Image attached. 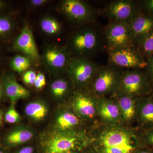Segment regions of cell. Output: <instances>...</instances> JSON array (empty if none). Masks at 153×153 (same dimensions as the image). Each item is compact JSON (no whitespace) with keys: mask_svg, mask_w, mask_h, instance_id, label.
Listing matches in <instances>:
<instances>
[{"mask_svg":"<svg viewBox=\"0 0 153 153\" xmlns=\"http://www.w3.org/2000/svg\"><path fill=\"white\" fill-rule=\"evenodd\" d=\"M118 97L117 103L119 108L121 117L128 122L137 118L138 102L140 97L125 95Z\"/></svg>","mask_w":153,"mask_h":153,"instance_id":"e0dca14e","label":"cell"},{"mask_svg":"<svg viewBox=\"0 0 153 153\" xmlns=\"http://www.w3.org/2000/svg\"><path fill=\"white\" fill-rule=\"evenodd\" d=\"M21 117L18 111L12 105L8 110L4 116L5 121L9 123H16L19 122Z\"/></svg>","mask_w":153,"mask_h":153,"instance_id":"f1b7e54d","label":"cell"},{"mask_svg":"<svg viewBox=\"0 0 153 153\" xmlns=\"http://www.w3.org/2000/svg\"><path fill=\"white\" fill-rule=\"evenodd\" d=\"M152 95L153 96V89L152 91Z\"/></svg>","mask_w":153,"mask_h":153,"instance_id":"b9f144b4","label":"cell"},{"mask_svg":"<svg viewBox=\"0 0 153 153\" xmlns=\"http://www.w3.org/2000/svg\"><path fill=\"white\" fill-rule=\"evenodd\" d=\"M73 104L76 112L84 117L92 118L97 111L95 102L90 96L85 94L76 93Z\"/></svg>","mask_w":153,"mask_h":153,"instance_id":"9a60e30c","label":"cell"},{"mask_svg":"<svg viewBox=\"0 0 153 153\" xmlns=\"http://www.w3.org/2000/svg\"><path fill=\"white\" fill-rule=\"evenodd\" d=\"M71 83L68 79L60 78L54 80L50 84V93L56 98H61L68 94L71 90Z\"/></svg>","mask_w":153,"mask_h":153,"instance_id":"7402d4cb","label":"cell"},{"mask_svg":"<svg viewBox=\"0 0 153 153\" xmlns=\"http://www.w3.org/2000/svg\"><path fill=\"white\" fill-rule=\"evenodd\" d=\"M137 119L143 131L153 128V96L152 94L139 100Z\"/></svg>","mask_w":153,"mask_h":153,"instance_id":"7c38bea8","label":"cell"},{"mask_svg":"<svg viewBox=\"0 0 153 153\" xmlns=\"http://www.w3.org/2000/svg\"><path fill=\"white\" fill-rule=\"evenodd\" d=\"M100 67L90 59L71 56L66 72L74 85L85 87L91 85Z\"/></svg>","mask_w":153,"mask_h":153,"instance_id":"3957f363","label":"cell"},{"mask_svg":"<svg viewBox=\"0 0 153 153\" xmlns=\"http://www.w3.org/2000/svg\"><path fill=\"white\" fill-rule=\"evenodd\" d=\"M105 43L104 37L92 24L75 31L69 38L68 47L71 56L90 59L99 52Z\"/></svg>","mask_w":153,"mask_h":153,"instance_id":"6da1fadb","label":"cell"},{"mask_svg":"<svg viewBox=\"0 0 153 153\" xmlns=\"http://www.w3.org/2000/svg\"><path fill=\"white\" fill-rule=\"evenodd\" d=\"M141 140L140 142L141 147H145L152 149H153V128L143 131Z\"/></svg>","mask_w":153,"mask_h":153,"instance_id":"4316f807","label":"cell"},{"mask_svg":"<svg viewBox=\"0 0 153 153\" xmlns=\"http://www.w3.org/2000/svg\"><path fill=\"white\" fill-rule=\"evenodd\" d=\"M128 26L135 46H137L153 31V16L141 10Z\"/></svg>","mask_w":153,"mask_h":153,"instance_id":"8fae6325","label":"cell"},{"mask_svg":"<svg viewBox=\"0 0 153 153\" xmlns=\"http://www.w3.org/2000/svg\"><path fill=\"white\" fill-rule=\"evenodd\" d=\"M6 95L13 105L19 100L26 98L30 95L27 89L19 84L16 77L12 73H5L2 79Z\"/></svg>","mask_w":153,"mask_h":153,"instance_id":"4fadbf2b","label":"cell"},{"mask_svg":"<svg viewBox=\"0 0 153 153\" xmlns=\"http://www.w3.org/2000/svg\"><path fill=\"white\" fill-rule=\"evenodd\" d=\"M14 51L19 52L31 59L33 63L38 64L41 60L33 32L28 24L22 28L20 34L15 38L12 45Z\"/></svg>","mask_w":153,"mask_h":153,"instance_id":"30bf717a","label":"cell"},{"mask_svg":"<svg viewBox=\"0 0 153 153\" xmlns=\"http://www.w3.org/2000/svg\"><path fill=\"white\" fill-rule=\"evenodd\" d=\"M99 104L97 111L104 120L108 122L115 123L121 117L117 103L109 100L101 99Z\"/></svg>","mask_w":153,"mask_h":153,"instance_id":"ac0fdd59","label":"cell"},{"mask_svg":"<svg viewBox=\"0 0 153 153\" xmlns=\"http://www.w3.org/2000/svg\"><path fill=\"white\" fill-rule=\"evenodd\" d=\"M71 57L67 46L51 44L44 48L41 60L44 67L50 73L59 75L66 72Z\"/></svg>","mask_w":153,"mask_h":153,"instance_id":"5b68a950","label":"cell"},{"mask_svg":"<svg viewBox=\"0 0 153 153\" xmlns=\"http://www.w3.org/2000/svg\"><path fill=\"white\" fill-rule=\"evenodd\" d=\"M120 69L109 65L100 66L91 84L93 93L100 96L111 93L115 94L123 71Z\"/></svg>","mask_w":153,"mask_h":153,"instance_id":"8992f818","label":"cell"},{"mask_svg":"<svg viewBox=\"0 0 153 153\" xmlns=\"http://www.w3.org/2000/svg\"><path fill=\"white\" fill-rule=\"evenodd\" d=\"M137 149L126 147L101 148L100 153H132Z\"/></svg>","mask_w":153,"mask_h":153,"instance_id":"83f0119b","label":"cell"},{"mask_svg":"<svg viewBox=\"0 0 153 153\" xmlns=\"http://www.w3.org/2000/svg\"><path fill=\"white\" fill-rule=\"evenodd\" d=\"M76 140L73 137L57 135L50 139L47 143V153H62L70 152L74 149Z\"/></svg>","mask_w":153,"mask_h":153,"instance_id":"2e32d148","label":"cell"},{"mask_svg":"<svg viewBox=\"0 0 153 153\" xmlns=\"http://www.w3.org/2000/svg\"><path fill=\"white\" fill-rule=\"evenodd\" d=\"M46 84V79L45 75L41 72L37 74L36 81L34 85L36 88L41 89L44 88Z\"/></svg>","mask_w":153,"mask_h":153,"instance_id":"1f68e13d","label":"cell"},{"mask_svg":"<svg viewBox=\"0 0 153 153\" xmlns=\"http://www.w3.org/2000/svg\"><path fill=\"white\" fill-rule=\"evenodd\" d=\"M77 117L72 113L65 112L60 114L57 119L58 127L66 130L75 126L78 123Z\"/></svg>","mask_w":153,"mask_h":153,"instance_id":"cb8c5ba5","label":"cell"},{"mask_svg":"<svg viewBox=\"0 0 153 153\" xmlns=\"http://www.w3.org/2000/svg\"><path fill=\"white\" fill-rule=\"evenodd\" d=\"M101 148L126 147L138 148L134 146L131 137L126 132L113 129L106 131L100 138Z\"/></svg>","mask_w":153,"mask_h":153,"instance_id":"5bb4252c","label":"cell"},{"mask_svg":"<svg viewBox=\"0 0 153 153\" xmlns=\"http://www.w3.org/2000/svg\"><path fill=\"white\" fill-rule=\"evenodd\" d=\"M132 153H153V151L149 148L142 147L137 149Z\"/></svg>","mask_w":153,"mask_h":153,"instance_id":"e575fe53","label":"cell"},{"mask_svg":"<svg viewBox=\"0 0 153 153\" xmlns=\"http://www.w3.org/2000/svg\"><path fill=\"white\" fill-rule=\"evenodd\" d=\"M4 7V4L3 1H0V10L3 8Z\"/></svg>","mask_w":153,"mask_h":153,"instance_id":"f35d334b","label":"cell"},{"mask_svg":"<svg viewBox=\"0 0 153 153\" xmlns=\"http://www.w3.org/2000/svg\"><path fill=\"white\" fill-rule=\"evenodd\" d=\"M140 10V1L118 0L108 5L105 13L109 21L128 23Z\"/></svg>","mask_w":153,"mask_h":153,"instance_id":"9c48e42d","label":"cell"},{"mask_svg":"<svg viewBox=\"0 0 153 153\" xmlns=\"http://www.w3.org/2000/svg\"><path fill=\"white\" fill-rule=\"evenodd\" d=\"M34 149L32 147H25L20 150L17 153H33Z\"/></svg>","mask_w":153,"mask_h":153,"instance_id":"d590c367","label":"cell"},{"mask_svg":"<svg viewBox=\"0 0 153 153\" xmlns=\"http://www.w3.org/2000/svg\"><path fill=\"white\" fill-rule=\"evenodd\" d=\"M39 27L41 31L47 36H57L61 33L62 26L57 19L49 16H45L39 21Z\"/></svg>","mask_w":153,"mask_h":153,"instance_id":"ffe728a7","label":"cell"},{"mask_svg":"<svg viewBox=\"0 0 153 153\" xmlns=\"http://www.w3.org/2000/svg\"><path fill=\"white\" fill-rule=\"evenodd\" d=\"M108 53V65L126 69H145L147 64L136 46L125 47Z\"/></svg>","mask_w":153,"mask_h":153,"instance_id":"ba28073f","label":"cell"},{"mask_svg":"<svg viewBox=\"0 0 153 153\" xmlns=\"http://www.w3.org/2000/svg\"><path fill=\"white\" fill-rule=\"evenodd\" d=\"M147 62V64L145 70L150 80L153 87V55L148 59Z\"/></svg>","mask_w":153,"mask_h":153,"instance_id":"d6a6232c","label":"cell"},{"mask_svg":"<svg viewBox=\"0 0 153 153\" xmlns=\"http://www.w3.org/2000/svg\"><path fill=\"white\" fill-rule=\"evenodd\" d=\"M5 94H6L2 82H0V101L2 99Z\"/></svg>","mask_w":153,"mask_h":153,"instance_id":"8d00e7d4","label":"cell"},{"mask_svg":"<svg viewBox=\"0 0 153 153\" xmlns=\"http://www.w3.org/2000/svg\"><path fill=\"white\" fill-rule=\"evenodd\" d=\"M62 153H72L71 152V151H70V152H66Z\"/></svg>","mask_w":153,"mask_h":153,"instance_id":"60d3db41","label":"cell"},{"mask_svg":"<svg viewBox=\"0 0 153 153\" xmlns=\"http://www.w3.org/2000/svg\"><path fill=\"white\" fill-rule=\"evenodd\" d=\"M58 8L68 20L76 25H90L95 18V10L80 0H63L60 2Z\"/></svg>","mask_w":153,"mask_h":153,"instance_id":"52a82bcc","label":"cell"},{"mask_svg":"<svg viewBox=\"0 0 153 153\" xmlns=\"http://www.w3.org/2000/svg\"><path fill=\"white\" fill-rule=\"evenodd\" d=\"M0 153H6L5 152H4V151H3L2 150H0Z\"/></svg>","mask_w":153,"mask_h":153,"instance_id":"ab89813d","label":"cell"},{"mask_svg":"<svg viewBox=\"0 0 153 153\" xmlns=\"http://www.w3.org/2000/svg\"><path fill=\"white\" fill-rule=\"evenodd\" d=\"M103 34L108 52L135 46L128 23L109 21L105 27Z\"/></svg>","mask_w":153,"mask_h":153,"instance_id":"277c9868","label":"cell"},{"mask_svg":"<svg viewBox=\"0 0 153 153\" xmlns=\"http://www.w3.org/2000/svg\"><path fill=\"white\" fill-rule=\"evenodd\" d=\"M33 136V132L30 129L17 127L13 128L7 134L4 141L9 146H14L27 142Z\"/></svg>","mask_w":153,"mask_h":153,"instance_id":"d6986e66","label":"cell"},{"mask_svg":"<svg viewBox=\"0 0 153 153\" xmlns=\"http://www.w3.org/2000/svg\"><path fill=\"white\" fill-rule=\"evenodd\" d=\"M14 27L12 19L7 16H0V37L9 35L12 33Z\"/></svg>","mask_w":153,"mask_h":153,"instance_id":"484cf974","label":"cell"},{"mask_svg":"<svg viewBox=\"0 0 153 153\" xmlns=\"http://www.w3.org/2000/svg\"><path fill=\"white\" fill-rule=\"evenodd\" d=\"M3 119V113L2 111L0 109V126L1 125L2 123Z\"/></svg>","mask_w":153,"mask_h":153,"instance_id":"74e56055","label":"cell"},{"mask_svg":"<svg viewBox=\"0 0 153 153\" xmlns=\"http://www.w3.org/2000/svg\"><path fill=\"white\" fill-rule=\"evenodd\" d=\"M153 86L145 69H126L115 94L141 97L152 94Z\"/></svg>","mask_w":153,"mask_h":153,"instance_id":"7a4b0ae2","label":"cell"},{"mask_svg":"<svg viewBox=\"0 0 153 153\" xmlns=\"http://www.w3.org/2000/svg\"><path fill=\"white\" fill-rule=\"evenodd\" d=\"M145 60L153 55V31L137 46Z\"/></svg>","mask_w":153,"mask_h":153,"instance_id":"d4e9b609","label":"cell"},{"mask_svg":"<svg viewBox=\"0 0 153 153\" xmlns=\"http://www.w3.org/2000/svg\"><path fill=\"white\" fill-rule=\"evenodd\" d=\"M33 63L29 57L18 54L11 59L10 64L12 70L18 73H22L29 70Z\"/></svg>","mask_w":153,"mask_h":153,"instance_id":"603a6c76","label":"cell"},{"mask_svg":"<svg viewBox=\"0 0 153 153\" xmlns=\"http://www.w3.org/2000/svg\"><path fill=\"white\" fill-rule=\"evenodd\" d=\"M49 2L48 0H31L29 1L30 6L34 8H38L46 4Z\"/></svg>","mask_w":153,"mask_h":153,"instance_id":"836d02e7","label":"cell"},{"mask_svg":"<svg viewBox=\"0 0 153 153\" xmlns=\"http://www.w3.org/2000/svg\"><path fill=\"white\" fill-rule=\"evenodd\" d=\"M37 74L32 70H28L23 73L22 79L25 83L34 85L36 81Z\"/></svg>","mask_w":153,"mask_h":153,"instance_id":"f546056e","label":"cell"},{"mask_svg":"<svg viewBox=\"0 0 153 153\" xmlns=\"http://www.w3.org/2000/svg\"><path fill=\"white\" fill-rule=\"evenodd\" d=\"M25 113L29 117L35 120H41L47 115V106L40 101L30 102L25 107Z\"/></svg>","mask_w":153,"mask_h":153,"instance_id":"44dd1931","label":"cell"},{"mask_svg":"<svg viewBox=\"0 0 153 153\" xmlns=\"http://www.w3.org/2000/svg\"><path fill=\"white\" fill-rule=\"evenodd\" d=\"M141 10L153 16V0L140 1Z\"/></svg>","mask_w":153,"mask_h":153,"instance_id":"4dcf8cb0","label":"cell"}]
</instances>
